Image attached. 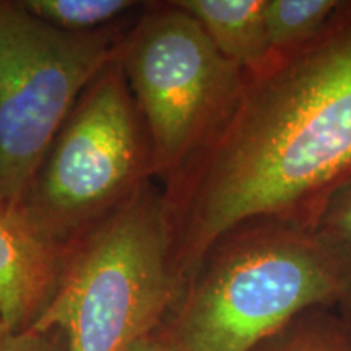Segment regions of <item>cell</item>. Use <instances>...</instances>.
<instances>
[{"label": "cell", "instance_id": "6da1fadb", "mask_svg": "<svg viewBox=\"0 0 351 351\" xmlns=\"http://www.w3.org/2000/svg\"><path fill=\"white\" fill-rule=\"evenodd\" d=\"M351 181V0L319 38L245 73L213 137L161 189L181 296L212 245L252 218L314 230Z\"/></svg>", "mask_w": 351, "mask_h": 351}, {"label": "cell", "instance_id": "7a4b0ae2", "mask_svg": "<svg viewBox=\"0 0 351 351\" xmlns=\"http://www.w3.org/2000/svg\"><path fill=\"white\" fill-rule=\"evenodd\" d=\"M350 280L314 230L252 218L212 245L160 333L171 351H254L301 314L337 307Z\"/></svg>", "mask_w": 351, "mask_h": 351}, {"label": "cell", "instance_id": "3957f363", "mask_svg": "<svg viewBox=\"0 0 351 351\" xmlns=\"http://www.w3.org/2000/svg\"><path fill=\"white\" fill-rule=\"evenodd\" d=\"M179 298L163 192L148 182L70 245L29 328L57 332L65 351H129L163 327Z\"/></svg>", "mask_w": 351, "mask_h": 351}, {"label": "cell", "instance_id": "277c9868", "mask_svg": "<svg viewBox=\"0 0 351 351\" xmlns=\"http://www.w3.org/2000/svg\"><path fill=\"white\" fill-rule=\"evenodd\" d=\"M152 178L150 138L117 54L77 101L21 204L69 249Z\"/></svg>", "mask_w": 351, "mask_h": 351}, {"label": "cell", "instance_id": "5b68a950", "mask_svg": "<svg viewBox=\"0 0 351 351\" xmlns=\"http://www.w3.org/2000/svg\"><path fill=\"white\" fill-rule=\"evenodd\" d=\"M119 62L150 138L153 178L166 186L226 119L245 70L176 0L143 7L122 38Z\"/></svg>", "mask_w": 351, "mask_h": 351}, {"label": "cell", "instance_id": "8992f818", "mask_svg": "<svg viewBox=\"0 0 351 351\" xmlns=\"http://www.w3.org/2000/svg\"><path fill=\"white\" fill-rule=\"evenodd\" d=\"M112 28L72 33L0 0V199L23 202L83 91L119 54Z\"/></svg>", "mask_w": 351, "mask_h": 351}, {"label": "cell", "instance_id": "52a82bcc", "mask_svg": "<svg viewBox=\"0 0 351 351\" xmlns=\"http://www.w3.org/2000/svg\"><path fill=\"white\" fill-rule=\"evenodd\" d=\"M69 249L39 230L21 202L0 199V322L3 326L16 332L33 326L54 293Z\"/></svg>", "mask_w": 351, "mask_h": 351}, {"label": "cell", "instance_id": "ba28073f", "mask_svg": "<svg viewBox=\"0 0 351 351\" xmlns=\"http://www.w3.org/2000/svg\"><path fill=\"white\" fill-rule=\"evenodd\" d=\"M199 21L218 51L247 75L270 62L265 0H176Z\"/></svg>", "mask_w": 351, "mask_h": 351}, {"label": "cell", "instance_id": "9c48e42d", "mask_svg": "<svg viewBox=\"0 0 351 351\" xmlns=\"http://www.w3.org/2000/svg\"><path fill=\"white\" fill-rule=\"evenodd\" d=\"M341 2L343 0H265L270 62L295 54L319 38Z\"/></svg>", "mask_w": 351, "mask_h": 351}, {"label": "cell", "instance_id": "30bf717a", "mask_svg": "<svg viewBox=\"0 0 351 351\" xmlns=\"http://www.w3.org/2000/svg\"><path fill=\"white\" fill-rule=\"evenodd\" d=\"M254 351H351V332L339 314L313 309Z\"/></svg>", "mask_w": 351, "mask_h": 351}, {"label": "cell", "instance_id": "8fae6325", "mask_svg": "<svg viewBox=\"0 0 351 351\" xmlns=\"http://www.w3.org/2000/svg\"><path fill=\"white\" fill-rule=\"evenodd\" d=\"M34 16L72 33L101 29L143 3L134 0H21Z\"/></svg>", "mask_w": 351, "mask_h": 351}, {"label": "cell", "instance_id": "7c38bea8", "mask_svg": "<svg viewBox=\"0 0 351 351\" xmlns=\"http://www.w3.org/2000/svg\"><path fill=\"white\" fill-rule=\"evenodd\" d=\"M314 232L351 274V181L328 199Z\"/></svg>", "mask_w": 351, "mask_h": 351}, {"label": "cell", "instance_id": "4fadbf2b", "mask_svg": "<svg viewBox=\"0 0 351 351\" xmlns=\"http://www.w3.org/2000/svg\"><path fill=\"white\" fill-rule=\"evenodd\" d=\"M0 351H65V343L57 332H16L0 322Z\"/></svg>", "mask_w": 351, "mask_h": 351}, {"label": "cell", "instance_id": "5bb4252c", "mask_svg": "<svg viewBox=\"0 0 351 351\" xmlns=\"http://www.w3.org/2000/svg\"><path fill=\"white\" fill-rule=\"evenodd\" d=\"M129 351H171V348L166 343V340L163 339L160 330L153 335L147 337V339L140 340L138 343H135Z\"/></svg>", "mask_w": 351, "mask_h": 351}, {"label": "cell", "instance_id": "9a60e30c", "mask_svg": "<svg viewBox=\"0 0 351 351\" xmlns=\"http://www.w3.org/2000/svg\"><path fill=\"white\" fill-rule=\"evenodd\" d=\"M337 309H339V314L340 319L343 320L345 326L350 328L351 332V280L348 283V287L345 288L343 295H341L339 304H337Z\"/></svg>", "mask_w": 351, "mask_h": 351}]
</instances>
